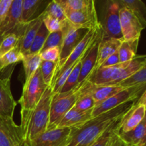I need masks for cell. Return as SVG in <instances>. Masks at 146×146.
<instances>
[{
	"label": "cell",
	"instance_id": "1",
	"mask_svg": "<svg viewBox=\"0 0 146 146\" xmlns=\"http://www.w3.org/2000/svg\"><path fill=\"white\" fill-rule=\"evenodd\" d=\"M138 99L128 101L119 106L115 107L95 118H93L81 126L71 128L69 138L63 146H77L94 131L101 127H108L115 120L124 116L127 112L135 105Z\"/></svg>",
	"mask_w": 146,
	"mask_h": 146
},
{
	"label": "cell",
	"instance_id": "2",
	"mask_svg": "<svg viewBox=\"0 0 146 146\" xmlns=\"http://www.w3.org/2000/svg\"><path fill=\"white\" fill-rule=\"evenodd\" d=\"M52 96V88L51 86H47L41 100L33 111L27 125L21 131L24 143L32 141L46 131L49 121Z\"/></svg>",
	"mask_w": 146,
	"mask_h": 146
},
{
	"label": "cell",
	"instance_id": "3",
	"mask_svg": "<svg viewBox=\"0 0 146 146\" xmlns=\"http://www.w3.org/2000/svg\"><path fill=\"white\" fill-rule=\"evenodd\" d=\"M47 86L43 81L39 68L27 83H24L22 94L18 101L21 106V125L19 126L21 131L27 125Z\"/></svg>",
	"mask_w": 146,
	"mask_h": 146
},
{
	"label": "cell",
	"instance_id": "4",
	"mask_svg": "<svg viewBox=\"0 0 146 146\" xmlns=\"http://www.w3.org/2000/svg\"><path fill=\"white\" fill-rule=\"evenodd\" d=\"M87 80L88 78L68 92L53 94L50 106L49 121L46 131L58 128L64 115L74 106L85 87Z\"/></svg>",
	"mask_w": 146,
	"mask_h": 146
},
{
	"label": "cell",
	"instance_id": "5",
	"mask_svg": "<svg viewBox=\"0 0 146 146\" xmlns=\"http://www.w3.org/2000/svg\"><path fill=\"white\" fill-rule=\"evenodd\" d=\"M119 0H108L104 7L102 21H100L104 38H113L123 41L120 23Z\"/></svg>",
	"mask_w": 146,
	"mask_h": 146
},
{
	"label": "cell",
	"instance_id": "6",
	"mask_svg": "<svg viewBox=\"0 0 146 146\" xmlns=\"http://www.w3.org/2000/svg\"><path fill=\"white\" fill-rule=\"evenodd\" d=\"M146 84L125 88L111 98L96 106L92 110V118L98 116L128 101L136 100L145 91Z\"/></svg>",
	"mask_w": 146,
	"mask_h": 146
},
{
	"label": "cell",
	"instance_id": "7",
	"mask_svg": "<svg viewBox=\"0 0 146 146\" xmlns=\"http://www.w3.org/2000/svg\"><path fill=\"white\" fill-rule=\"evenodd\" d=\"M101 30H102V29H101V27H98V28L88 30V31H87L86 35L84 36V38L81 39V41L78 43V45H77L75 47V48L73 50L71 54H70L69 56L68 57L65 63L64 64V65L56 71V73L55 74V76H54V80H53V83H54V81L62 74V73L64 72L67 68H69V67L71 66L72 65H74V64H76V62L78 60H79L80 58L84 57V56L87 54V52H88V50L90 49L91 46L93 45L94 42L95 41L96 38L97 36H98V34H99L100 31H101Z\"/></svg>",
	"mask_w": 146,
	"mask_h": 146
},
{
	"label": "cell",
	"instance_id": "8",
	"mask_svg": "<svg viewBox=\"0 0 146 146\" xmlns=\"http://www.w3.org/2000/svg\"><path fill=\"white\" fill-rule=\"evenodd\" d=\"M119 17L123 41L139 40L142 31L145 27L138 17L125 7H121L120 9Z\"/></svg>",
	"mask_w": 146,
	"mask_h": 146
},
{
	"label": "cell",
	"instance_id": "9",
	"mask_svg": "<svg viewBox=\"0 0 146 146\" xmlns=\"http://www.w3.org/2000/svg\"><path fill=\"white\" fill-rule=\"evenodd\" d=\"M64 11L69 24L74 28L91 30L101 27L95 5L82 11Z\"/></svg>",
	"mask_w": 146,
	"mask_h": 146
},
{
	"label": "cell",
	"instance_id": "10",
	"mask_svg": "<svg viewBox=\"0 0 146 146\" xmlns=\"http://www.w3.org/2000/svg\"><path fill=\"white\" fill-rule=\"evenodd\" d=\"M22 0H13L7 17L0 26V35L4 38L11 33L22 35L27 24L21 22Z\"/></svg>",
	"mask_w": 146,
	"mask_h": 146
},
{
	"label": "cell",
	"instance_id": "11",
	"mask_svg": "<svg viewBox=\"0 0 146 146\" xmlns=\"http://www.w3.org/2000/svg\"><path fill=\"white\" fill-rule=\"evenodd\" d=\"M24 143L22 132L13 118L0 116V146H21Z\"/></svg>",
	"mask_w": 146,
	"mask_h": 146
},
{
	"label": "cell",
	"instance_id": "12",
	"mask_svg": "<svg viewBox=\"0 0 146 146\" xmlns=\"http://www.w3.org/2000/svg\"><path fill=\"white\" fill-rule=\"evenodd\" d=\"M71 131V128L46 131L32 141L24 143L23 146H63L69 138Z\"/></svg>",
	"mask_w": 146,
	"mask_h": 146
},
{
	"label": "cell",
	"instance_id": "13",
	"mask_svg": "<svg viewBox=\"0 0 146 146\" xmlns=\"http://www.w3.org/2000/svg\"><path fill=\"white\" fill-rule=\"evenodd\" d=\"M88 31V30L83 29L74 28L69 24L66 31L62 45L60 48L59 59L58 61V66H57L56 73L64 65L73 50L84 38Z\"/></svg>",
	"mask_w": 146,
	"mask_h": 146
},
{
	"label": "cell",
	"instance_id": "14",
	"mask_svg": "<svg viewBox=\"0 0 146 146\" xmlns=\"http://www.w3.org/2000/svg\"><path fill=\"white\" fill-rule=\"evenodd\" d=\"M11 75L0 77V116L9 118H13L17 105L11 91Z\"/></svg>",
	"mask_w": 146,
	"mask_h": 146
},
{
	"label": "cell",
	"instance_id": "15",
	"mask_svg": "<svg viewBox=\"0 0 146 146\" xmlns=\"http://www.w3.org/2000/svg\"><path fill=\"white\" fill-rule=\"evenodd\" d=\"M101 37H102V30L98 34L95 41L91 46L90 49L88 50L87 54H86L81 62L78 84H81L86 81L95 70L97 62V56H98V45H99Z\"/></svg>",
	"mask_w": 146,
	"mask_h": 146
},
{
	"label": "cell",
	"instance_id": "16",
	"mask_svg": "<svg viewBox=\"0 0 146 146\" xmlns=\"http://www.w3.org/2000/svg\"><path fill=\"white\" fill-rule=\"evenodd\" d=\"M43 19H44V16L41 13L38 17L32 19L27 24V27L23 32V34L21 35L19 44L20 51L24 55L27 54L28 51H29L33 41L40 27L42 24Z\"/></svg>",
	"mask_w": 146,
	"mask_h": 146
},
{
	"label": "cell",
	"instance_id": "17",
	"mask_svg": "<svg viewBox=\"0 0 146 146\" xmlns=\"http://www.w3.org/2000/svg\"><path fill=\"white\" fill-rule=\"evenodd\" d=\"M146 106L135 104L123 118L120 133H125L135 128L145 118Z\"/></svg>",
	"mask_w": 146,
	"mask_h": 146
},
{
	"label": "cell",
	"instance_id": "18",
	"mask_svg": "<svg viewBox=\"0 0 146 146\" xmlns=\"http://www.w3.org/2000/svg\"><path fill=\"white\" fill-rule=\"evenodd\" d=\"M92 110L78 111L73 107L62 118L57 128H75L81 126L92 119Z\"/></svg>",
	"mask_w": 146,
	"mask_h": 146
},
{
	"label": "cell",
	"instance_id": "19",
	"mask_svg": "<svg viewBox=\"0 0 146 146\" xmlns=\"http://www.w3.org/2000/svg\"><path fill=\"white\" fill-rule=\"evenodd\" d=\"M146 119L144 118L135 128L125 133H120L119 138L128 145L145 146Z\"/></svg>",
	"mask_w": 146,
	"mask_h": 146
},
{
	"label": "cell",
	"instance_id": "20",
	"mask_svg": "<svg viewBox=\"0 0 146 146\" xmlns=\"http://www.w3.org/2000/svg\"><path fill=\"white\" fill-rule=\"evenodd\" d=\"M123 41L113 38L101 37L98 48V56L96 69H98L108 57L116 52Z\"/></svg>",
	"mask_w": 146,
	"mask_h": 146
},
{
	"label": "cell",
	"instance_id": "21",
	"mask_svg": "<svg viewBox=\"0 0 146 146\" xmlns=\"http://www.w3.org/2000/svg\"><path fill=\"white\" fill-rule=\"evenodd\" d=\"M128 113V112H127ZM123 118H118L113 123L111 124L99 137L96 140L95 142L91 146H111L115 137L119 134L121 130V123H122Z\"/></svg>",
	"mask_w": 146,
	"mask_h": 146
},
{
	"label": "cell",
	"instance_id": "22",
	"mask_svg": "<svg viewBox=\"0 0 146 146\" xmlns=\"http://www.w3.org/2000/svg\"><path fill=\"white\" fill-rule=\"evenodd\" d=\"M144 66H146L145 55L136 56L133 59L130 61L129 64L124 69L120 71L119 74L115 76L114 81L106 86H115Z\"/></svg>",
	"mask_w": 146,
	"mask_h": 146
},
{
	"label": "cell",
	"instance_id": "23",
	"mask_svg": "<svg viewBox=\"0 0 146 146\" xmlns=\"http://www.w3.org/2000/svg\"><path fill=\"white\" fill-rule=\"evenodd\" d=\"M92 87L93 84L90 82L88 78L85 87L74 106L76 110L78 111H82V112L88 111L90 110H93V108L96 106L92 96V93H91Z\"/></svg>",
	"mask_w": 146,
	"mask_h": 146
},
{
	"label": "cell",
	"instance_id": "24",
	"mask_svg": "<svg viewBox=\"0 0 146 146\" xmlns=\"http://www.w3.org/2000/svg\"><path fill=\"white\" fill-rule=\"evenodd\" d=\"M125 88L119 86H96L93 84L91 93L96 105H98L103 101L111 98Z\"/></svg>",
	"mask_w": 146,
	"mask_h": 146
},
{
	"label": "cell",
	"instance_id": "25",
	"mask_svg": "<svg viewBox=\"0 0 146 146\" xmlns=\"http://www.w3.org/2000/svg\"><path fill=\"white\" fill-rule=\"evenodd\" d=\"M21 61L24 66V76H25L24 83H27L34 75L36 71L39 68L42 60L40 56V54H26L24 55Z\"/></svg>",
	"mask_w": 146,
	"mask_h": 146
},
{
	"label": "cell",
	"instance_id": "26",
	"mask_svg": "<svg viewBox=\"0 0 146 146\" xmlns=\"http://www.w3.org/2000/svg\"><path fill=\"white\" fill-rule=\"evenodd\" d=\"M139 40L132 41H123L118 48L120 63L131 61L137 56Z\"/></svg>",
	"mask_w": 146,
	"mask_h": 146
},
{
	"label": "cell",
	"instance_id": "27",
	"mask_svg": "<svg viewBox=\"0 0 146 146\" xmlns=\"http://www.w3.org/2000/svg\"><path fill=\"white\" fill-rule=\"evenodd\" d=\"M121 7H125L131 10L138 18L141 24L145 27L146 6L141 0H119Z\"/></svg>",
	"mask_w": 146,
	"mask_h": 146
},
{
	"label": "cell",
	"instance_id": "28",
	"mask_svg": "<svg viewBox=\"0 0 146 146\" xmlns=\"http://www.w3.org/2000/svg\"><path fill=\"white\" fill-rule=\"evenodd\" d=\"M43 3L42 0H22L21 22L27 24L31 21Z\"/></svg>",
	"mask_w": 146,
	"mask_h": 146
},
{
	"label": "cell",
	"instance_id": "29",
	"mask_svg": "<svg viewBox=\"0 0 146 146\" xmlns=\"http://www.w3.org/2000/svg\"><path fill=\"white\" fill-rule=\"evenodd\" d=\"M63 9L70 11H82L95 5L93 0H56Z\"/></svg>",
	"mask_w": 146,
	"mask_h": 146
},
{
	"label": "cell",
	"instance_id": "30",
	"mask_svg": "<svg viewBox=\"0 0 146 146\" xmlns=\"http://www.w3.org/2000/svg\"><path fill=\"white\" fill-rule=\"evenodd\" d=\"M24 54L21 52L18 45L0 58V71L7 68L9 66L14 65L22 61Z\"/></svg>",
	"mask_w": 146,
	"mask_h": 146
},
{
	"label": "cell",
	"instance_id": "31",
	"mask_svg": "<svg viewBox=\"0 0 146 146\" xmlns=\"http://www.w3.org/2000/svg\"><path fill=\"white\" fill-rule=\"evenodd\" d=\"M142 84H146V66L143 67L142 68L138 70L125 79L123 80L115 86H119L127 88L135 86L142 85Z\"/></svg>",
	"mask_w": 146,
	"mask_h": 146
},
{
	"label": "cell",
	"instance_id": "32",
	"mask_svg": "<svg viewBox=\"0 0 146 146\" xmlns=\"http://www.w3.org/2000/svg\"><path fill=\"white\" fill-rule=\"evenodd\" d=\"M57 66H58V62L46 61H41V65L39 66L41 77H42L44 84L48 86H51V85H52Z\"/></svg>",
	"mask_w": 146,
	"mask_h": 146
},
{
	"label": "cell",
	"instance_id": "33",
	"mask_svg": "<svg viewBox=\"0 0 146 146\" xmlns=\"http://www.w3.org/2000/svg\"><path fill=\"white\" fill-rule=\"evenodd\" d=\"M68 26H69V23H68V21L66 25L64 27V28L61 31H56V32L54 33H49L48 36H47V38L46 40L45 43H44V46H43L41 52H42V51H45V50L46 49H48V48H54V47L61 48V45H62L63 41H64L66 31Z\"/></svg>",
	"mask_w": 146,
	"mask_h": 146
},
{
	"label": "cell",
	"instance_id": "34",
	"mask_svg": "<svg viewBox=\"0 0 146 146\" xmlns=\"http://www.w3.org/2000/svg\"><path fill=\"white\" fill-rule=\"evenodd\" d=\"M48 34H49V32L46 29L44 24L42 23L27 54H40Z\"/></svg>",
	"mask_w": 146,
	"mask_h": 146
},
{
	"label": "cell",
	"instance_id": "35",
	"mask_svg": "<svg viewBox=\"0 0 146 146\" xmlns=\"http://www.w3.org/2000/svg\"><path fill=\"white\" fill-rule=\"evenodd\" d=\"M41 14L44 16V19L46 17H50L56 19H58V21H61V22H66L67 21L64 9L57 3L56 0L50 1L44 9V11L41 12Z\"/></svg>",
	"mask_w": 146,
	"mask_h": 146
},
{
	"label": "cell",
	"instance_id": "36",
	"mask_svg": "<svg viewBox=\"0 0 146 146\" xmlns=\"http://www.w3.org/2000/svg\"><path fill=\"white\" fill-rule=\"evenodd\" d=\"M84 56L82 57L81 58H80V59L77 61L76 64L74 65L72 71L71 72L70 75L68 76L64 86L62 87V88H61V91H60L59 93L68 92V91H71V89L75 88V87L78 85V78H79L80 71H81V62H82Z\"/></svg>",
	"mask_w": 146,
	"mask_h": 146
},
{
	"label": "cell",
	"instance_id": "37",
	"mask_svg": "<svg viewBox=\"0 0 146 146\" xmlns=\"http://www.w3.org/2000/svg\"><path fill=\"white\" fill-rule=\"evenodd\" d=\"M21 36L17 33H11L4 37L0 44V58L19 44Z\"/></svg>",
	"mask_w": 146,
	"mask_h": 146
},
{
	"label": "cell",
	"instance_id": "38",
	"mask_svg": "<svg viewBox=\"0 0 146 146\" xmlns=\"http://www.w3.org/2000/svg\"><path fill=\"white\" fill-rule=\"evenodd\" d=\"M68 23V20L66 22H61L58 19L52 18L50 17H46L43 19V24L46 27V29L49 33L56 32V31H61L64 28L66 24Z\"/></svg>",
	"mask_w": 146,
	"mask_h": 146
},
{
	"label": "cell",
	"instance_id": "39",
	"mask_svg": "<svg viewBox=\"0 0 146 146\" xmlns=\"http://www.w3.org/2000/svg\"><path fill=\"white\" fill-rule=\"evenodd\" d=\"M60 56V48L54 47V48H48L40 53V56L42 61H54L58 62Z\"/></svg>",
	"mask_w": 146,
	"mask_h": 146
},
{
	"label": "cell",
	"instance_id": "40",
	"mask_svg": "<svg viewBox=\"0 0 146 146\" xmlns=\"http://www.w3.org/2000/svg\"><path fill=\"white\" fill-rule=\"evenodd\" d=\"M13 0H0V26L7 17Z\"/></svg>",
	"mask_w": 146,
	"mask_h": 146
},
{
	"label": "cell",
	"instance_id": "41",
	"mask_svg": "<svg viewBox=\"0 0 146 146\" xmlns=\"http://www.w3.org/2000/svg\"><path fill=\"white\" fill-rule=\"evenodd\" d=\"M121 64V63H120L119 55H118V50L116 52H115L113 54H112V55L110 56L109 57H108V58L104 61V63L101 64V66H100L99 68H105V67L113 66L117 65V64Z\"/></svg>",
	"mask_w": 146,
	"mask_h": 146
},
{
	"label": "cell",
	"instance_id": "42",
	"mask_svg": "<svg viewBox=\"0 0 146 146\" xmlns=\"http://www.w3.org/2000/svg\"><path fill=\"white\" fill-rule=\"evenodd\" d=\"M111 146H128L125 143L124 141H123L121 138H119L118 135L115 137V140H114L113 143L112 145Z\"/></svg>",
	"mask_w": 146,
	"mask_h": 146
},
{
	"label": "cell",
	"instance_id": "43",
	"mask_svg": "<svg viewBox=\"0 0 146 146\" xmlns=\"http://www.w3.org/2000/svg\"><path fill=\"white\" fill-rule=\"evenodd\" d=\"M3 38H3V37L1 36V35H0V44H1V41H2Z\"/></svg>",
	"mask_w": 146,
	"mask_h": 146
},
{
	"label": "cell",
	"instance_id": "44",
	"mask_svg": "<svg viewBox=\"0 0 146 146\" xmlns=\"http://www.w3.org/2000/svg\"><path fill=\"white\" fill-rule=\"evenodd\" d=\"M128 146H132V145H128Z\"/></svg>",
	"mask_w": 146,
	"mask_h": 146
}]
</instances>
